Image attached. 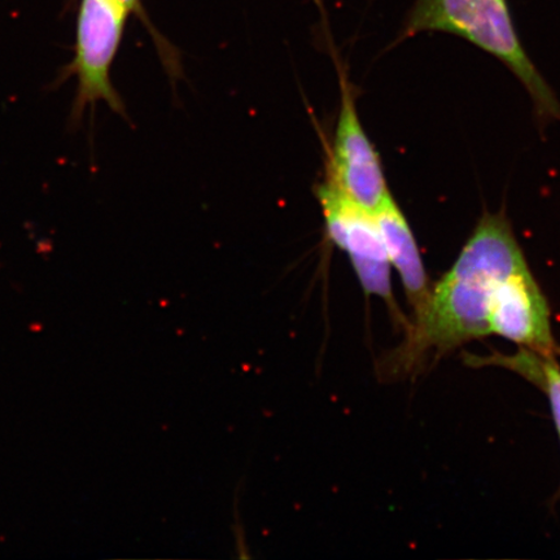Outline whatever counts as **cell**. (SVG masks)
Wrapping results in <instances>:
<instances>
[{"instance_id":"cell-1","label":"cell","mask_w":560,"mask_h":560,"mask_svg":"<svg viewBox=\"0 0 560 560\" xmlns=\"http://www.w3.org/2000/svg\"><path fill=\"white\" fill-rule=\"evenodd\" d=\"M527 265L509 221L486 214L457 261L432 289L429 305L415 322L404 360L424 350L443 353L490 334L488 315L493 293L514 271Z\"/></svg>"},{"instance_id":"cell-2","label":"cell","mask_w":560,"mask_h":560,"mask_svg":"<svg viewBox=\"0 0 560 560\" xmlns=\"http://www.w3.org/2000/svg\"><path fill=\"white\" fill-rule=\"evenodd\" d=\"M432 32L458 35L493 55L527 89L538 116L560 118L555 93L517 37L508 0H416L397 42Z\"/></svg>"},{"instance_id":"cell-3","label":"cell","mask_w":560,"mask_h":560,"mask_svg":"<svg viewBox=\"0 0 560 560\" xmlns=\"http://www.w3.org/2000/svg\"><path fill=\"white\" fill-rule=\"evenodd\" d=\"M130 12L117 0H81L77 13L73 60L62 69L59 82L77 79L72 121L79 124L88 107L104 102L126 117L125 104L110 80Z\"/></svg>"},{"instance_id":"cell-4","label":"cell","mask_w":560,"mask_h":560,"mask_svg":"<svg viewBox=\"0 0 560 560\" xmlns=\"http://www.w3.org/2000/svg\"><path fill=\"white\" fill-rule=\"evenodd\" d=\"M315 192L325 217L328 240L346 252L363 291L384 299L390 306L396 305L389 257L373 212L350 200L328 175Z\"/></svg>"},{"instance_id":"cell-5","label":"cell","mask_w":560,"mask_h":560,"mask_svg":"<svg viewBox=\"0 0 560 560\" xmlns=\"http://www.w3.org/2000/svg\"><path fill=\"white\" fill-rule=\"evenodd\" d=\"M341 105L327 175L348 198L374 212L390 195L380 155L357 114L354 95L340 73Z\"/></svg>"},{"instance_id":"cell-6","label":"cell","mask_w":560,"mask_h":560,"mask_svg":"<svg viewBox=\"0 0 560 560\" xmlns=\"http://www.w3.org/2000/svg\"><path fill=\"white\" fill-rule=\"evenodd\" d=\"M488 322L490 334L538 354L555 353L548 301L528 264L503 280L494 291Z\"/></svg>"},{"instance_id":"cell-7","label":"cell","mask_w":560,"mask_h":560,"mask_svg":"<svg viewBox=\"0 0 560 560\" xmlns=\"http://www.w3.org/2000/svg\"><path fill=\"white\" fill-rule=\"evenodd\" d=\"M373 214L381 230L390 266H394L401 278L417 320L422 317L430 303L432 289L416 237L392 195L374 210Z\"/></svg>"},{"instance_id":"cell-8","label":"cell","mask_w":560,"mask_h":560,"mask_svg":"<svg viewBox=\"0 0 560 560\" xmlns=\"http://www.w3.org/2000/svg\"><path fill=\"white\" fill-rule=\"evenodd\" d=\"M500 365H505L527 377L528 381L540 387L549 398L552 418L560 439V368L552 355H542L532 350L523 349V352L514 357H502Z\"/></svg>"},{"instance_id":"cell-9","label":"cell","mask_w":560,"mask_h":560,"mask_svg":"<svg viewBox=\"0 0 560 560\" xmlns=\"http://www.w3.org/2000/svg\"><path fill=\"white\" fill-rule=\"evenodd\" d=\"M117 2H120L122 5H125L130 13L138 10L139 0H117Z\"/></svg>"},{"instance_id":"cell-10","label":"cell","mask_w":560,"mask_h":560,"mask_svg":"<svg viewBox=\"0 0 560 560\" xmlns=\"http://www.w3.org/2000/svg\"><path fill=\"white\" fill-rule=\"evenodd\" d=\"M30 328H31V330H32V331H35V330H38V331L44 330V326H42L40 324H33V325H31V326H30Z\"/></svg>"}]
</instances>
